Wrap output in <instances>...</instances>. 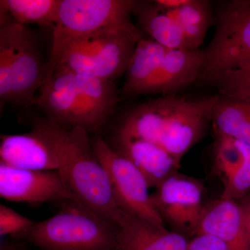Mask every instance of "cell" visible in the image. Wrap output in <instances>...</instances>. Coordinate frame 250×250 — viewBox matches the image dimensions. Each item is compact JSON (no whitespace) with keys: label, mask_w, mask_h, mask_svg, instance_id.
Here are the masks:
<instances>
[{"label":"cell","mask_w":250,"mask_h":250,"mask_svg":"<svg viewBox=\"0 0 250 250\" xmlns=\"http://www.w3.org/2000/svg\"><path fill=\"white\" fill-rule=\"evenodd\" d=\"M42 125L57 153L58 170L77 202L117 226L123 210L117 205L107 172L95 155L88 131L53 123Z\"/></svg>","instance_id":"obj_1"},{"label":"cell","mask_w":250,"mask_h":250,"mask_svg":"<svg viewBox=\"0 0 250 250\" xmlns=\"http://www.w3.org/2000/svg\"><path fill=\"white\" fill-rule=\"evenodd\" d=\"M35 103L52 117V123L65 129L97 131L111 114L100 80L60 69L41 85Z\"/></svg>","instance_id":"obj_2"},{"label":"cell","mask_w":250,"mask_h":250,"mask_svg":"<svg viewBox=\"0 0 250 250\" xmlns=\"http://www.w3.org/2000/svg\"><path fill=\"white\" fill-rule=\"evenodd\" d=\"M14 237L43 250H117L118 227L77 201Z\"/></svg>","instance_id":"obj_3"},{"label":"cell","mask_w":250,"mask_h":250,"mask_svg":"<svg viewBox=\"0 0 250 250\" xmlns=\"http://www.w3.org/2000/svg\"><path fill=\"white\" fill-rule=\"evenodd\" d=\"M136 3L132 0H62L43 82L52 77L64 54L78 41L112 28L136 29L130 18Z\"/></svg>","instance_id":"obj_4"},{"label":"cell","mask_w":250,"mask_h":250,"mask_svg":"<svg viewBox=\"0 0 250 250\" xmlns=\"http://www.w3.org/2000/svg\"><path fill=\"white\" fill-rule=\"evenodd\" d=\"M36 38L25 25L4 23L0 29V99L1 103H32L45 80Z\"/></svg>","instance_id":"obj_5"},{"label":"cell","mask_w":250,"mask_h":250,"mask_svg":"<svg viewBox=\"0 0 250 250\" xmlns=\"http://www.w3.org/2000/svg\"><path fill=\"white\" fill-rule=\"evenodd\" d=\"M141 39L138 28H112L100 31L72 45L56 70L114 80L127 70L135 47Z\"/></svg>","instance_id":"obj_6"},{"label":"cell","mask_w":250,"mask_h":250,"mask_svg":"<svg viewBox=\"0 0 250 250\" xmlns=\"http://www.w3.org/2000/svg\"><path fill=\"white\" fill-rule=\"evenodd\" d=\"M200 80L213 82L233 70L250 69V0H234L221 9L213 40L205 51Z\"/></svg>","instance_id":"obj_7"},{"label":"cell","mask_w":250,"mask_h":250,"mask_svg":"<svg viewBox=\"0 0 250 250\" xmlns=\"http://www.w3.org/2000/svg\"><path fill=\"white\" fill-rule=\"evenodd\" d=\"M93 147L107 172L118 207L126 213L166 228L153 205L147 180L134 164L110 147L100 137L96 138Z\"/></svg>","instance_id":"obj_8"},{"label":"cell","mask_w":250,"mask_h":250,"mask_svg":"<svg viewBox=\"0 0 250 250\" xmlns=\"http://www.w3.org/2000/svg\"><path fill=\"white\" fill-rule=\"evenodd\" d=\"M220 95L190 101L168 95L163 98L159 145L181 163L186 153L205 134Z\"/></svg>","instance_id":"obj_9"},{"label":"cell","mask_w":250,"mask_h":250,"mask_svg":"<svg viewBox=\"0 0 250 250\" xmlns=\"http://www.w3.org/2000/svg\"><path fill=\"white\" fill-rule=\"evenodd\" d=\"M204 191L205 187L198 179L177 172L156 187L151 198L164 223L173 231L192 238L205 210Z\"/></svg>","instance_id":"obj_10"},{"label":"cell","mask_w":250,"mask_h":250,"mask_svg":"<svg viewBox=\"0 0 250 250\" xmlns=\"http://www.w3.org/2000/svg\"><path fill=\"white\" fill-rule=\"evenodd\" d=\"M0 196L31 205L77 201L58 170H24L1 162Z\"/></svg>","instance_id":"obj_11"},{"label":"cell","mask_w":250,"mask_h":250,"mask_svg":"<svg viewBox=\"0 0 250 250\" xmlns=\"http://www.w3.org/2000/svg\"><path fill=\"white\" fill-rule=\"evenodd\" d=\"M0 162L29 170H58L59 161L51 139L42 124L24 134L3 135Z\"/></svg>","instance_id":"obj_12"},{"label":"cell","mask_w":250,"mask_h":250,"mask_svg":"<svg viewBox=\"0 0 250 250\" xmlns=\"http://www.w3.org/2000/svg\"><path fill=\"white\" fill-rule=\"evenodd\" d=\"M117 227V250H187L190 240L125 211Z\"/></svg>","instance_id":"obj_13"},{"label":"cell","mask_w":250,"mask_h":250,"mask_svg":"<svg viewBox=\"0 0 250 250\" xmlns=\"http://www.w3.org/2000/svg\"><path fill=\"white\" fill-rule=\"evenodd\" d=\"M116 152L134 164L149 188L159 187L177 173L181 163L157 143L139 139L116 138Z\"/></svg>","instance_id":"obj_14"},{"label":"cell","mask_w":250,"mask_h":250,"mask_svg":"<svg viewBox=\"0 0 250 250\" xmlns=\"http://www.w3.org/2000/svg\"><path fill=\"white\" fill-rule=\"evenodd\" d=\"M198 233L216 237L232 250H250V237L239 205L232 200L220 197L205 205Z\"/></svg>","instance_id":"obj_15"},{"label":"cell","mask_w":250,"mask_h":250,"mask_svg":"<svg viewBox=\"0 0 250 250\" xmlns=\"http://www.w3.org/2000/svg\"><path fill=\"white\" fill-rule=\"evenodd\" d=\"M205 55L200 49H168L148 93L170 94L200 78Z\"/></svg>","instance_id":"obj_16"},{"label":"cell","mask_w":250,"mask_h":250,"mask_svg":"<svg viewBox=\"0 0 250 250\" xmlns=\"http://www.w3.org/2000/svg\"><path fill=\"white\" fill-rule=\"evenodd\" d=\"M167 49L152 39H141L126 70L123 91L129 95L147 93L160 71Z\"/></svg>","instance_id":"obj_17"},{"label":"cell","mask_w":250,"mask_h":250,"mask_svg":"<svg viewBox=\"0 0 250 250\" xmlns=\"http://www.w3.org/2000/svg\"><path fill=\"white\" fill-rule=\"evenodd\" d=\"M134 11L140 24L151 39L166 49H189L179 24L164 10L155 4L142 5L136 3Z\"/></svg>","instance_id":"obj_18"},{"label":"cell","mask_w":250,"mask_h":250,"mask_svg":"<svg viewBox=\"0 0 250 250\" xmlns=\"http://www.w3.org/2000/svg\"><path fill=\"white\" fill-rule=\"evenodd\" d=\"M215 134L224 135L250 146V104L224 98L215 105L211 117Z\"/></svg>","instance_id":"obj_19"},{"label":"cell","mask_w":250,"mask_h":250,"mask_svg":"<svg viewBox=\"0 0 250 250\" xmlns=\"http://www.w3.org/2000/svg\"><path fill=\"white\" fill-rule=\"evenodd\" d=\"M165 11L179 24L189 49H199L211 23L209 1L190 0L179 9Z\"/></svg>","instance_id":"obj_20"},{"label":"cell","mask_w":250,"mask_h":250,"mask_svg":"<svg viewBox=\"0 0 250 250\" xmlns=\"http://www.w3.org/2000/svg\"><path fill=\"white\" fill-rule=\"evenodd\" d=\"M62 0H1V11L14 18L15 22L25 25L37 24L53 29Z\"/></svg>","instance_id":"obj_21"},{"label":"cell","mask_w":250,"mask_h":250,"mask_svg":"<svg viewBox=\"0 0 250 250\" xmlns=\"http://www.w3.org/2000/svg\"><path fill=\"white\" fill-rule=\"evenodd\" d=\"M215 134V171L224 184L241 165L243 159V145L232 138Z\"/></svg>","instance_id":"obj_22"},{"label":"cell","mask_w":250,"mask_h":250,"mask_svg":"<svg viewBox=\"0 0 250 250\" xmlns=\"http://www.w3.org/2000/svg\"><path fill=\"white\" fill-rule=\"evenodd\" d=\"M243 159L241 165L223 184L221 198L238 202L250 194V146L242 142Z\"/></svg>","instance_id":"obj_23"},{"label":"cell","mask_w":250,"mask_h":250,"mask_svg":"<svg viewBox=\"0 0 250 250\" xmlns=\"http://www.w3.org/2000/svg\"><path fill=\"white\" fill-rule=\"evenodd\" d=\"M224 98L250 104V69L225 72L214 81Z\"/></svg>","instance_id":"obj_24"},{"label":"cell","mask_w":250,"mask_h":250,"mask_svg":"<svg viewBox=\"0 0 250 250\" xmlns=\"http://www.w3.org/2000/svg\"><path fill=\"white\" fill-rule=\"evenodd\" d=\"M33 221L6 206L0 205V235L13 237L27 230L34 225Z\"/></svg>","instance_id":"obj_25"},{"label":"cell","mask_w":250,"mask_h":250,"mask_svg":"<svg viewBox=\"0 0 250 250\" xmlns=\"http://www.w3.org/2000/svg\"><path fill=\"white\" fill-rule=\"evenodd\" d=\"M187 250H232L216 237L198 233L189 240Z\"/></svg>","instance_id":"obj_26"},{"label":"cell","mask_w":250,"mask_h":250,"mask_svg":"<svg viewBox=\"0 0 250 250\" xmlns=\"http://www.w3.org/2000/svg\"><path fill=\"white\" fill-rule=\"evenodd\" d=\"M237 202L239 205L243 221L250 237V194Z\"/></svg>","instance_id":"obj_27"},{"label":"cell","mask_w":250,"mask_h":250,"mask_svg":"<svg viewBox=\"0 0 250 250\" xmlns=\"http://www.w3.org/2000/svg\"><path fill=\"white\" fill-rule=\"evenodd\" d=\"M190 0H156L154 3L164 11H172L182 7L187 4Z\"/></svg>","instance_id":"obj_28"},{"label":"cell","mask_w":250,"mask_h":250,"mask_svg":"<svg viewBox=\"0 0 250 250\" xmlns=\"http://www.w3.org/2000/svg\"><path fill=\"white\" fill-rule=\"evenodd\" d=\"M22 250L16 247L10 246L9 244L1 245V250Z\"/></svg>","instance_id":"obj_29"}]
</instances>
